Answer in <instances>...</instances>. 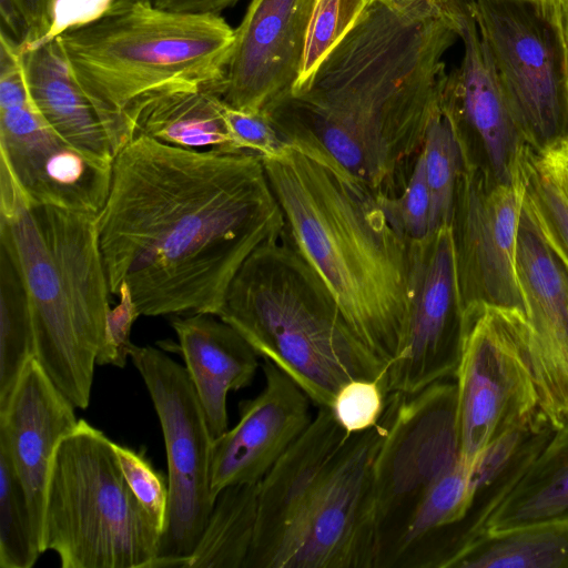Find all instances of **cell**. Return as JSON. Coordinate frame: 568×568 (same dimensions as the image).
<instances>
[{
	"label": "cell",
	"instance_id": "6da1fadb",
	"mask_svg": "<svg viewBox=\"0 0 568 568\" xmlns=\"http://www.w3.org/2000/svg\"><path fill=\"white\" fill-rule=\"evenodd\" d=\"M285 221L262 158L145 135L118 152L97 229L110 292L141 316L220 312L234 276Z\"/></svg>",
	"mask_w": 568,
	"mask_h": 568
},
{
	"label": "cell",
	"instance_id": "7a4b0ae2",
	"mask_svg": "<svg viewBox=\"0 0 568 568\" xmlns=\"http://www.w3.org/2000/svg\"><path fill=\"white\" fill-rule=\"evenodd\" d=\"M457 39L445 0H371L311 79L263 112L290 144L315 143L377 196L397 195Z\"/></svg>",
	"mask_w": 568,
	"mask_h": 568
},
{
	"label": "cell",
	"instance_id": "3957f363",
	"mask_svg": "<svg viewBox=\"0 0 568 568\" xmlns=\"http://www.w3.org/2000/svg\"><path fill=\"white\" fill-rule=\"evenodd\" d=\"M284 235L327 286L349 326L387 367L405 347L409 243L378 196L322 146L294 142L262 159Z\"/></svg>",
	"mask_w": 568,
	"mask_h": 568
},
{
	"label": "cell",
	"instance_id": "277c9868",
	"mask_svg": "<svg viewBox=\"0 0 568 568\" xmlns=\"http://www.w3.org/2000/svg\"><path fill=\"white\" fill-rule=\"evenodd\" d=\"M55 39L115 156L133 139L128 113L142 98L201 88L221 95L235 30L219 13L163 9L153 0H112Z\"/></svg>",
	"mask_w": 568,
	"mask_h": 568
},
{
	"label": "cell",
	"instance_id": "5b68a950",
	"mask_svg": "<svg viewBox=\"0 0 568 568\" xmlns=\"http://www.w3.org/2000/svg\"><path fill=\"white\" fill-rule=\"evenodd\" d=\"M216 316L317 407H329L352 379H378L384 386L387 366L355 334L327 286L284 233L244 262Z\"/></svg>",
	"mask_w": 568,
	"mask_h": 568
},
{
	"label": "cell",
	"instance_id": "8992f818",
	"mask_svg": "<svg viewBox=\"0 0 568 568\" xmlns=\"http://www.w3.org/2000/svg\"><path fill=\"white\" fill-rule=\"evenodd\" d=\"M160 536L125 480L113 442L79 419L50 466L41 552L54 551L62 568H150Z\"/></svg>",
	"mask_w": 568,
	"mask_h": 568
},
{
	"label": "cell",
	"instance_id": "52a82bcc",
	"mask_svg": "<svg viewBox=\"0 0 568 568\" xmlns=\"http://www.w3.org/2000/svg\"><path fill=\"white\" fill-rule=\"evenodd\" d=\"M463 327L454 379L460 454L471 469L498 438L546 420L525 313L473 304L463 310Z\"/></svg>",
	"mask_w": 568,
	"mask_h": 568
},
{
	"label": "cell",
	"instance_id": "ba28073f",
	"mask_svg": "<svg viewBox=\"0 0 568 568\" xmlns=\"http://www.w3.org/2000/svg\"><path fill=\"white\" fill-rule=\"evenodd\" d=\"M385 414L387 433L374 466V568H382L430 488L464 463L455 379L414 394H388Z\"/></svg>",
	"mask_w": 568,
	"mask_h": 568
},
{
	"label": "cell",
	"instance_id": "9c48e42d",
	"mask_svg": "<svg viewBox=\"0 0 568 568\" xmlns=\"http://www.w3.org/2000/svg\"><path fill=\"white\" fill-rule=\"evenodd\" d=\"M386 433L384 409L347 437L263 568H374V466Z\"/></svg>",
	"mask_w": 568,
	"mask_h": 568
},
{
	"label": "cell",
	"instance_id": "30bf717a",
	"mask_svg": "<svg viewBox=\"0 0 568 568\" xmlns=\"http://www.w3.org/2000/svg\"><path fill=\"white\" fill-rule=\"evenodd\" d=\"M129 358L158 414L168 462V509L150 568L185 567L212 511L214 436L185 366L152 346L132 344Z\"/></svg>",
	"mask_w": 568,
	"mask_h": 568
},
{
	"label": "cell",
	"instance_id": "8fae6325",
	"mask_svg": "<svg viewBox=\"0 0 568 568\" xmlns=\"http://www.w3.org/2000/svg\"><path fill=\"white\" fill-rule=\"evenodd\" d=\"M480 37L529 148L566 134L562 50L550 6L535 0H469Z\"/></svg>",
	"mask_w": 568,
	"mask_h": 568
},
{
	"label": "cell",
	"instance_id": "7c38bea8",
	"mask_svg": "<svg viewBox=\"0 0 568 568\" xmlns=\"http://www.w3.org/2000/svg\"><path fill=\"white\" fill-rule=\"evenodd\" d=\"M0 244L24 284L36 359L75 408L90 404L97 355L85 344L64 292L34 205L0 164Z\"/></svg>",
	"mask_w": 568,
	"mask_h": 568
},
{
	"label": "cell",
	"instance_id": "4fadbf2b",
	"mask_svg": "<svg viewBox=\"0 0 568 568\" xmlns=\"http://www.w3.org/2000/svg\"><path fill=\"white\" fill-rule=\"evenodd\" d=\"M0 48L1 161L32 204L98 215L113 164L84 155L50 128L31 98L23 50L3 33Z\"/></svg>",
	"mask_w": 568,
	"mask_h": 568
},
{
	"label": "cell",
	"instance_id": "5bb4252c",
	"mask_svg": "<svg viewBox=\"0 0 568 568\" xmlns=\"http://www.w3.org/2000/svg\"><path fill=\"white\" fill-rule=\"evenodd\" d=\"M528 160L510 182H496L478 162L463 164L452 222L463 310L487 304L525 313L516 248Z\"/></svg>",
	"mask_w": 568,
	"mask_h": 568
},
{
	"label": "cell",
	"instance_id": "9a60e30c",
	"mask_svg": "<svg viewBox=\"0 0 568 568\" xmlns=\"http://www.w3.org/2000/svg\"><path fill=\"white\" fill-rule=\"evenodd\" d=\"M409 243L410 307L407 339L387 367L386 394H414L454 378L464 327L452 224Z\"/></svg>",
	"mask_w": 568,
	"mask_h": 568
},
{
	"label": "cell",
	"instance_id": "2e32d148",
	"mask_svg": "<svg viewBox=\"0 0 568 568\" xmlns=\"http://www.w3.org/2000/svg\"><path fill=\"white\" fill-rule=\"evenodd\" d=\"M463 43L460 63L445 71L438 102L448 116L464 154L478 142L490 175L510 182L531 152L507 101L480 37L469 0H446Z\"/></svg>",
	"mask_w": 568,
	"mask_h": 568
},
{
	"label": "cell",
	"instance_id": "e0dca14e",
	"mask_svg": "<svg viewBox=\"0 0 568 568\" xmlns=\"http://www.w3.org/2000/svg\"><path fill=\"white\" fill-rule=\"evenodd\" d=\"M516 270L529 327L540 412L552 429L568 423V270L524 202Z\"/></svg>",
	"mask_w": 568,
	"mask_h": 568
},
{
	"label": "cell",
	"instance_id": "ac0fdd59",
	"mask_svg": "<svg viewBox=\"0 0 568 568\" xmlns=\"http://www.w3.org/2000/svg\"><path fill=\"white\" fill-rule=\"evenodd\" d=\"M314 0H251L235 29L220 98L263 112L297 80Z\"/></svg>",
	"mask_w": 568,
	"mask_h": 568
},
{
	"label": "cell",
	"instance_id": "d6986e66",
	"mask_svg": "<svg viewBox=\"0 0 568 568\" xmlns=\"http://www.w3.org/2000/svg\"><path fill=\"white\" fill-rule=\"evenodd\" d=\"M262 369V392L242 400L237 424L213 440L214 498L229 486L260 481L313 419L310 397L291 377L266 359Z\"/></svg>",
	"mask_w": 568,
	"mask_h": 568
},
{
	"label": "cell",
	"instance_id": "ffe728a7",
	"mask_svg": "<svg viewBox=\"0 0 568 568\" xmlns=\"http://www.w3.org/2000/svg\"><path fill=\"white\" fill-rule=\"evenodd\" d=\"M74 408L32 358L0 412V445L23 487L39 544L50 466L60 442L79 422Z\"/></svg>",
	"mask_w": 568,
	"mask_h": 568
},
{
	"label": "cell",
	"instance_id": "44dd1931",
	"mask_svg": "<svg viewBox=\"0 0 568 568\" xmlns=\"http://www.w3.org/2000/svg\"><path fill=\"white\" fill-rule=\"evenodd\" d=\"M349 435L328 407H318L305 432L260 480L254 540L244 568H263Z\"/></svg>",
	"mask_w": 568,
	"mask_h": 568
},
{
	"label": "cell",
	"instance_id": "7402d4cb",
	"mask_svg": "<svg viewBox=\"0 0 568 568\" xmlns=\"http://www.w3.org/2000/svg\"><path fill=\"white\" fill-rule=\"evenodd\" d=\"M34 211L79 331L98 358L105 339L111 292L97 215L52 205H34Z\"/></svg>",
	"mask_w": 568,
	"mask_h": 568
},
{
	"label": "cell",
	"instance_id": "603a6c76",
	"mask_svg": "<svg viewBox=\"0 0 568 568\" xmlns=\"http://www.w3.org/2000/svg\"><path fill=\"white\" fill-rule=\"evenodd\" d=\"M171 325L212 435L227 430L230 390L251 385L258 355L230 324L213 314L176 316Z\"/></svg>",
	"mask_w": 568,
	"mask_h": 568
},
{
	"label": "cell",
	"instance_id": "cb8c5ba5",
	"mask_svg": "<svg viewBox=\"0 0 568 568\" xmlns=\"http://www.w3.org/2000/svg\"><path fill=\"white\" fill-rule=\"evenodd\" d=\"M23 61L31 98L50 128L84 155L113 164L115 156L102 121L57 39L23 50Z\"/></svg>",
	"mask_w": 568,
	"mask_h": 568
},
{
	"label": "cell",
	"instance_id": "d4e9b609",
	"mask_svg": "<svg viewBox=\"0 0 568 568\" xmlns=\"http://www.w3.org/2000/svg\"><path fill=\"white\" fill-rule=\"evenodd\" d=\"M133 133L191 150L236 152L222 112V99L211 89H174L149 94L129 111Z\"/></svg>",
	"mask_w": 568,
	"mask_h": 568
},
{
	"label": "cell",
	"instance_id": "484cf974",
	"mask_svg": "<svg viewBox=\"0 0 568 568\" xmlns=\"http://www.w3.org/2000/svg\"><path fill=\"white\" fill-rule=\"evenodd\" d=\"M566 517L568 423L552 430L515 485L489 514L480 532Z\"/></svg>",
	"mask_w": 568,
	"mask_h": 568
},
{
	"label": "cell",
	"instance_id": "4316f807",
	"mask_svg": "<svg viewBox=\"0 0 568 568\" xmlns=\"http://www.w3.org/2000/svg\"><path fill=\"white\" fill-rule=\"evenodd\" d=\"M446 568H568V517L480 532Z\"/></svg>",
	"mask_w": 568,
	"mask_h": 568
},
{
	"label": "cell",
	"instance_id": "83f0119b",
	"mask_svg": "<svg viewBox=\"0 0 568 568\" xmlns=\"http://www.w3.org/2000/svg\"><path fill=\"white\" fill-rule=\"evenodd\" d=\"M260 481L229 486L214 501L187 568H244L257 518Z\"/></svg>",
	"mask_w": 568,
	"mask_h": 568
},
{
	"label": "cell",
	"instance_id": "f1b7e54d",
	"mask_svg": "<svg viewBox=\"0 0 568 568\" xmlns=\"http://www.w3.org/2000/svg\"><path fill=\"white\" fill-rule=\"evenodd\" d=\"M36 357V339L28 294L7 252L0 250V412L8 405L28 363Z\"/></svg>",
	"mask_w": 568,
	"mask_h": 568
},
{
	"label": "cell",
	"instance_id": "f546056e",
	"mask_svg": "<svg viewBox=\"0 0 568 568\" xmlns=\"http://www.w3.org/2000/svg\"><path fill=\"white\" fill-rule=\"evenodd\" d=\"M425 174L430 194L432 233L453 222L463 153L456 132L438 102L423 146Z\"/></svg>",
	"mask_w": 568,
	"mask_h": 568
},
{
	"label": "cell",
	"instance_id": "4dcf8cb0",
	"mask_svg": "<svg viewBox=\"0 0 568 568\" xmlns=\"http://www.w3.org/2000/svg\"><path fill=\"white\" fill-rule=\"evenodd\" d=\"M40 554L23 487L0 445V568H31Z\"/></svg>",
	"mask_w": 568,
	"mask_h": 568
},
{
	"label": "cell",
	"instance_id": "1f68e13d",
	"mask_svg": "<svg viewBox=\"0 0 568 568\" xmlns=\"http://www.w3.org/2000/svg\"><path fill=\"white\" fill-rule=\"evenodd\" d=\"M369 2L371 0H314L301 69L292 90L300 89L311 79Z\"/></svg>",
	"mask_w": 568,
	"mask_h": 568
},
{
	"label": "cell",
	"instance_id": "d6a6232c",
	"mask_svg": "<svg viewBox=\"0 0 568 568\" xmlns=\"http://www.w3.org/2000/svg\"><path fill=\"white\" fill-rule=\"evenodd\" d=\"M525 202L544 239L568 270V200L560 189L536 168L532 153L527 164Z\"/></svg>",
	"mask_w": 568,
	"mask_h": 568
},
{
	"label": "cell",
	"instance_id": "836d02e7",
	"mask_svg": "<svg viewBox=\"0 0 568 568\" xmlns=\"http://www.w3.org/2000/svg\"><path fill=\"white\" fill-rule=\"evenodd\" d=\"M378 200L392 225L407 242L423 240L432 233L430 194L423 150L404 189L397 195L378 196Z\"/></svg>",
	"mask_w": 568,
	"mask_h": 568
},
{
	"label": "cell",
	"instance_id": "e575fe53",
	"mask_svg": "<svg viewBox=\"0 0 568 568\" xmlns=\"http://www.w3.org/2000/svg\"><path fill=\"white\" fill-rule=\"evenodd\" d=\"M387 394L378 379L356 378L345 383L329 405L335 419L348 434L367 430L379 423Z\"/></svg>",
	"mask_w": 568,
	"mask_h": 568
},
{
	"label": "cell",
	"instance_id": "d590c367",
	"mask_svg": "<svg viewBox=\"0 0 568 568\" xmlns=\"http://www.w3.org/2000/svg\"><path fill=\"white\" fill-rule=\"evenodd\" d=\"M113 446L129 487L162 532L168 509V481L143 453L116 443Z\"/></svg>",
	"mask_w": 568,
	"mask_h": 568
},
{
	"label": "cell",
	"instance_id": "8d00e7d4",
	"mask_svg": "<svg viewBox=\"0 0 568 568\" xmlns=\"http://www.w3.org/2000/svg\"><path fill=\"white\" fill-rule=\"evenodd\" d=\"M222 112L236 152H248L262 159L281 155L290 143L277 131L265 112H245L222 100Z\"/></svg>",
	"mask_w": 568,
	"mask_h": 568
},
{
	"label": "cell",
	"instance_id": "74e56055",
	"mask_svg": "<svg viewBox=\"0 0 568 568\" xmlns=\"http://www.w3.org/2000/svg\"><path fill=\"white\" fill-rule=\"evenodd\" d=\"M119 304L111 308L106 321L105 339L97 358V365L124 367L132 346L130 333L140 316L125 287L119 292Z\"/></svg>",
	"mask_w": 568,
	"mask_h": 568
},
{
	"label": "cell",
	"instance_id": "f35d334b",
	"mask_svg": "<svg viewBox=\"0 0 568 568\" xmlns=\"http://www.w3.org/2000/svg\"><path fill=\"white\" fill-rule=\"evenodd\" d=\"M59 0H13L27 30L24 50L49 41Z\"/></svg>",
	"mask_w": 568,
	"mask_h": 568
},
{
	"label": "cell",
	"instance_id": "ab89813d",
	"mask_svg": "<svg viewBox=\"0 0 568 568\" xmlns=\"http://www.w3.org/2000/svg\"><path fill=\"white\" fill-rule=\"evenodd\" d=\"M532 161L568 200V133L532 152Z\"/></svg>",
	"mask_w": 568,
	"mask_h": 568
},
{
	"label": "cell",
	"instance_id": "60d3db41",
	"mask_svg": "<svg viewBox=\"0 0 568 568\" xmlns=\"http://www.w3.org/2000/svg\"><path fill=\"white\" fill-rule=\"evenodd\" d=\"M112 0H59L49 41L64 29L99 14Z\"/></svg>",
	"mask_w": 568,
	"mask_h": 568
},
{
	"label": "cell",
	"instance_id": "b9f144b4",
	"mask_svg": "<svg viewBox=\"0 0 568 568\" xmlns=\"http://www.w3.org/2000/svg\"><path fill=\"white\" fill-rule=\"evenodd\" d=\"M239 0H153L163 9L185 12H212L219 13L232 7Z\"/></svg>",
	"mask_w": 568,
	"mask_h": 568
},
{
	"label": "cell",
	"instance_id": "7bdbcfd3",
	"mask_svg": "<svg viewBox=\"0 0 568 568\" xmlns=\"http://www.w3.org/2000/svg\"><path fill=\"white\" fill-rule=\"evenodd\" d=\"M550 10L562 50L568 100V0H556Z\"/></svg>",
	"mask_w": 568,
	"mask_h": 568
},
{
	"label": "cell",
	"instance_id": "ee69618b",
	"mask_svg": "<svg viewBox=\"0 0 568 568\" xmlns=\"http://www.w3.org/2000/svg\"><path fill=\"white\" fill-rule=\"evenodd\" d=\"M537 2H540L542 4H546V6H550L556 0H535Z\"/></svg>",
	"mask_w": 568,
	"mask_h": 568
},
{
	"label": "cell",
	"instance_id": "f6af8a7d",
	"mask_svg": "<svg viewBox=\"0 0 568 568\" xmlns=\"http://www.w3.org/2000/svg\"><path fill=\"white\" fill-rule=\"evenodd\" d=\"M440 1H444V0H440Z\"/></svg>",
	"mask_w": 568,
	"mask_h": 568
}]
</instances>
